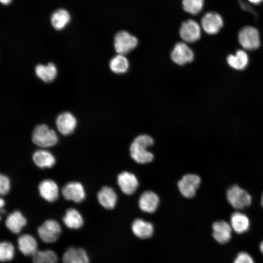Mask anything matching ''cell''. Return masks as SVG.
Segmentation results:
<instances>
[{"instance_id": "cell-30", "label": "cell", "mask_w": 263, "mask_h": 263, "mask_svg": "<svg viewBox=\"0 0 263 263\" xmlns=\"http://www.w3.org/2000/svg\"><path fill=\"white\" fill-rule=\"evenodd\" d=\"M15 249L13 244L9 241H3L0 244V260L2 262L12 260L15 256Z\"/></svg>"}, {"instance_id": "cell-38", "label": "cell", "mask_w": 263, "mask_h": 263, "mask_svg": "<svg viewBox=\"0 0 263 263\" xmlns=\"http://www.w3.org/2000/svg\"><path fill=\"white\" fill-rule=\"evenodd\" d=\"M259 249L260 251L263 254V241L259 244Z\"/></svg>"}, {"instance_id": "cell-25", "label": "cell", "mask_w": 263, "mask_h": 263, "mask_svg": "<svg viewBox=\"0 0 263 263\" xmlns=\"http://www.w3.org/2000/svg\"><path fill=\"white\" fill-rule=\"evenodd\" d=\"M37 76L45 82H50L56 77V68L54 64L49 63L47 65L38 64L35 67Z\"/></svg>"}, {"instance_id": "cell-36", "label": "cell", "mask_w": 263, "mask_h": 263, "mask_svg": "<svg viewBox=\"0 0 263 263\" xmlns=\"http://www.w3.org/2000/svg\"><path fill=\"white\" fill-rule=\"evenodd\" d=\"M249 2L253 4H259L263 1V0H248Z\"/></svg>"}, {"instance_id": "cell-7", "label": "cell", "mask_w": 263, "mask_h": 263, "mask_svg": "<svg viewBox=\"0 0 263 263\" xmlns=\"http://www.w3.org/2000/svg\"><path fill=\"white\" fill-rule=\"evenodd\" d=\"M224 25L222 16L215 12L206 13L201 20V26L203 30L209 35H215L219 32Z\"/></svg>"}, {"instance_id": "cell-17", "label": "cell", "mask_w": 263, "mask_h": 263, "mask_svg": "<svg viewBox=\"0 0 263 263\" xmlns=\"http://www.w3.org/2000/svg\"><path fill=\"white\" fill-rule=\"evenodd\" d=\"M147 148L145 146L133 141L130 148L131 157L135 162L140 164L151 162L153 160V155L147 150Z\"/></svg>"}, {"instance_id": "cell-11", "label": "cell", "mask_w": 263, "mask_h": 263, "mask_svg": "<svg viewBox=\"0 0 263 263\" xmlns=\"http://www.w3.org/2000/svg\"><path fill=\"white\" fill-rule=\"evenodd\" d=\"M62 194L64 198L76 203H80L85 198L83 186L77 182H71L66 184L62 189Z\"/></svg>"}, {"instance_id": "cell-18", "label": "cell", "mask_w": 263, "mask_h": 263, "mask_svg": "<svg viewBox=\"0 0 263 263\" xmlns=\"http://www.w3.org/2000/svg\"><path fill=\"white\" fill-rule=\"evenodd\" d=\"M38 190L40 196L49 202H54L58 198V187L52 180L46 179L42 181L38 185Z\"/></svg>"}, {"instance_id": "cell-40", "label": "cell", "mask_w": 263, "mask_h": 263, "mask_svg": "<svg viewBox=\"0 0 263 263\" xmlns=\"http://www.w3.org/2000/svg\"><path fill=\"white\" fill-rule=\"evenodd\" d=\"M262 206L263 207V195H262Z\"/></svg>"}, {"instance_id": "cell-33", "label": "cell", "mask_w": 263, "mask_h": 263, "mask_svg": "<svg viewBox=\"0 0 263 263\" xmlns=\"http://www.w3.org/2000/svg\"><path fill=\"white\" fill-rule=\"evenodd\" d=\"M10 184L8 178L2 174L0 177V193L2 195L6 194L10 189Z\"/></svg>"}, {"instance_id": "cell-3", "label": "cell", "mask_w": 263, "mask_h": 263, "mask_svg": "<svg viewBox=\"0 0 263 263\" xmlns=\"http://www.w3.org/2000/svg\"><path fill=\"white\" fill-rule=\"evenodd\" d=\"M226 196L230 205L236 209H243L252 202L251 195L238 185L231 186L227 191Z\"/></svg>"}, {"instance_id": "cell-34", "label": "cell", "mask_w": 263, "mask_h": 263, "mask_svg": "<svg viewBox=\"0 0 263 263\" xmlns=\"http://www.w3.org/2000/svg\"><path fill=\"white\" fill-rule=\"evenodd\" d=\"M133 141L148 148L152 146L154 142L153 139L150 136L145 134L138 136Z\"/></svg>"}, {"instance_id": "cell-31", "label": "cell", "mask_w": 263, "mask_h": 263, "mask_svg": "<svg viewBox=\"0 0 263 263\" xmlns=\"http://www.w3.org/2000/svg\"><path fill=\"white\" fill-rule=\"evenodd\" d=\"M184 10L192 15L199 14L203 9L204 0H182Z\"/></svg>"}, {"instance_id": "cell-21", "label": "cell", "mask_w": 263, "mask_h": 263, "mask_svg": "<svg viewBox=\"0 0 263 263\" xmlns=\"http://www.w3.org/2000/svg\"><path fill=\"white\" fill-rule=\"evenodd\" d=\"M230 221L232 230L237 234L245 233L250 227V221L248 217L239 211L235 212L231 214Z\"/></svg>"}, {"instance_id": "cell-9", "label": "cell", "mask_w": 263, "mask_h": 263, "mask_svg": "<svg viewBox=\"0 0 263 263\" xmlns=\"http://www.w3.org/2000/svg\"><path fill=\"white\" fill-rule=\"evenodd\" d=\"M194 57L192 49L186 42L177 43L171 53L172 61L178 65H184L191 62Z\"/></svg>"}, {"instance_id": "cell-29", "label": "cell", "mask_w": 263, "mask_h": 263, "mask_svg": "<svg viewBox=\"0 0 263 263\" xmlns=\"http://www.w3.org/2000/svg\"><path fill=\"white\" fill-rule=\"evenodd\" d=\"M56 254L50 249L38 250L32 257L33 263H57Z\"/></svg>"}, {"instance_id": "cell-10", "label": "cell", "mask_w": 263, "mask_h": 263, "mask_svg": "<svg viewBox=\"0 0 263 263\" xmlns=\"http://www.w3.org/2000/svg\"><path fill=\"white\" fill-rule=\"evenodd\" d=\"M212 236L219 244L228 243L232 237V229L230 223L225 221H216L212 224Z\"/></svg>"}, {"instance_id": "cell-37", "label": "cell", "mask_w": 263, "mask_h": 263, "mask_svg": "<svg viewBox=\"0 0 263 263\" xmlns=\"http://www.w3.org/2000/svg\"><path fill=\"white\" fill-rule=\"evenodd\" d=\"M0 2L3 5H8L9 4L12 0H0Z\"/></svg>"}, {"instance_id": "cell-2", "label": "cell", "mask_w": 263, "mask_h": 263, "mask_svg": "<svg viewBox=\"0 0 263 263\" xmlns=\"http://www.w3.org/2000/svg\"><path fill=\"white\" fill-rule=\"evenodd\" d=\"M238 39L239 44L244 50H254L261 45L259 32L252 26L243 27L239 32Z\"/></svg>"}, {"instance_id": "cell-19", "label": "cell", "mask_w": 263, "mask_h": 263, "mask_svg": "<svg viewBox=\"0 0 263 263\" xmlns=\"http://www.w3.org/2000/svg\"><path fill=\"white\" fill-rule=\"evenodd\" d=\"M159 202V198L155 193L151 191H146L140 197L139 206L144 212L153 213L156 210Z\"/></svg>"}, {"instance_id": "cell-35", "label": "cell", "mask_w": 263, "mask_h": 263, "mask_svg": "<svg viewBox=\"0 0 263 263\" xmlns=\"http://www.w3.org/2000/svg\"><path fill=\"white\" fill-rule=\"evenodd\" d=\"M239 4L242 9L246 11H248L252 14H255L254 11L252 9V7L246 2L243 1H239Z\"/></svg>"}, {"instance_id": "cell-15", "label": "cell", "mask_w": 263, "mask_h": 263, "mask_svg": "<svg viewBox=\"0 0 263 263\" xmlns=\"http://www.w3.org/2000/svg\"><path fill=\"white\" fill-rule=\"evenodd\" d=\"M117 183L122 191L127 195L133 194L138 186V182L135 176L126 171L119 174Z\"/></svg>"}, {"instance_id": "cell-13", "label": "cell", "mask_w": 263, "mask_h": 263, "mask_svg": "<svg viewBox=\"0 0 263 263\" xmlns=\"http://www.w3.org/2000/svg\"><path fill=\"white\" fill-rule=\"evenodd\" d=\"M17 244L19 250L26 256L33 257L38 250L36 239L29 234L20 235L18 238Z\"/></svg>"}, {"instance_id": "cell-16", "label": "cell", "mask_w": 263, "mask_h": 263, "mask_svg": "<svg viewBox=\"0 0 263 263\" xmlns=\"http://www.w3.org/2000/svg\"><path fill=\"white\" fill-rule=\"evenodd\" d=\"M27 224V220L22 214L15 210L9 214L5 220V225L12 233L19 234Z\"/></svg>"}, {"instance_id": "cell-24", "label": "cell", "mask_w": 263, "mask_h": 263, "mask_svg": "<svg viewBox=\"0 0 263 263\" xmlns=\"http://www.w3.org/2000/svg\"><path fill=\"white\" fill-rule=\"evenodd\" d=\"M64 225L69 228L78 229L80 228L84 224V220L81 214L75 209H68L63 217Z\"/></svg>"}, {"instance_id": "cell-4", "label": "cell", "mask_w": 263, "mask_h": 263, "mask_svg": "<svg viewBox=\"0 0 263 263\" xmlns=\"http://www.w3.org/2000/svg\"><path fill=\"white\" fill-rule=\"evenodd\" d=\"M37 233L42 242L51 244L58 239L61 233V227L56 220L49 219L38 227Z\"/></svg>"}, {"instance_id": "cell-14", "label": "cell", "mask_w": 263, "mask_h": 263, "mask_svg": "<svg viewBox=\"0 0 263 263\" xmlns=\"http://www.w3.org/2000/svg\"><path fill=\"white\" fill-rule=\"evenodd\" d=\"M62 262V263H89L90 259L84 249L71 246L64 252Z\"/></svg>"}, {"instance_id": "cell-28", "label": "cell", "mask_w": 263, "mask_h": 263, "mask_svg": "<svg viewBox=\"0 0 263 263\" xmlns=\"http://www.w3.org/2000/svg\"><path fill=\"white\" fill-rule=\"evenodd\" d=\"M109 66L112 72L120 74L127 71L129 63L125 55L118 54L111 59Z\"/></svg>"}, {"instance_id": "cell-32", "label": "cell", "mask_w": 263, "mask_h": 263, "mask_svg": "<svg viewBox=\"0 0 263 263\" xmlns=\"http://www.w3.org/2000/svg\"><path fill=\"white\" fill-rule=\"evenodd\" d=\"M233 263H255L252 256L245 251L240 252L235 258Z\"/></svg>"}, {"instance_id": "cell-6", "label": "cell", "mask_w": 263, "mask_h": 263, "mask_svg": "<svg viewBox=\"0 0 263 263\" xmlns=\"http://www.w3.org/2000/svg\"><path fill=\"white\" fill-rule=\"evenodd\" d=\"M181 38L186 43H193L198 40L201 36V27L193 19L183 22L179 30Z\"/></svg>"}, {"instance_id": "cell-12", "label": "cell", "mask_w": 263, "mask_h": 263, "mask_svg": "<svg viewBox=\"0 0 263 263\" xmlns=\"http://www.w3.org/2000/svg\"><path fill=\"white\" fill-rule=\"evenodd\" d=\"M56 125L57 130L61 134L67 135L74 131L76 126V120L70 112H63L57 116Z\"/></svg>"}, {"instance_id": "cell-27", "label": "cell", "mask_w": 263, "mask_h": 263, "mask_svg": "<svg viewBox=\"0 0 263 263\" xmlns=\"http://www.w3.org/2000/svg\"><path fill=\"white\" fill-rule=\"evenodd\" d=\"M71 17L64 9H58L51 15V22L53 27L57 30L63 29L69 22Z\"/></svg>"}, {"instance_id": "cell-5", "label": "cell", "mask_w": 263, "mask_h": 263, "mask_svg": "<svg viewBox=\"0 0 263 263\" xmlns=\"http://www.w3.org/2000/svg\"><path fill=\"white\" fill-rule=\"evenodd\" d=\"M137 38L126 31L118 32L114 38V49L118 54L125 55L137 45Z\"/></svg>"}, {"instance_id": "cell-23", "label": "cell", "mask_w": 263, "mask_h": 263, "mask_svg": "<svg viewBox=\"0 0 263 263\" xmlns=\"http://www.w3.org/2000/svg\"><path fill=\"white\" fill-rule=\"evenodd\" d=\"M100 204L106 209H113L117 202V195L113 189L109 187H104L97 193Z\"/></svg>"}, {"instance_id": "cell-1", "label": "cell", "mask_w": 263, "mask_h": 263, "mask_svg": "<svg viewBox=\"0 0 263 263\" xmlns=\"http://www.w3.org/2000/svg\"><path fill=\"white\" fill-rule=\"evenodd\" d=\"M32 141L40 147H52L56 144L58 137L56 132L45 124L37 126L32 133Z\"/></svg>"}, {"instance_id": "cell-22", "label": "cell", "mask_w": 263, "mask_h": 263, "mask_svg": "<svg viewBox=\"0 0 263 263\" xmlns=\"http://www.w3.org/2000/svg\"><path fill=\"white\" fill-rule=\"evenodd\" d=\"M132 229L136 236L143 239L151 237L154 231L152 224L141 219H137L133 222Z\"/></svg>"}, {"instance_id": "cell-8", "label": "cell", "mask_w": 263, "mask_h": 263, "mask_svg": "<svg viewBox=\"0 0 263 263\" xmlns=\"http://www.w3.org/2000/svg\"><path fill=\"white\" fill-rule=\"evenodd\" d=\"M201 179L194 174H187L178 181V187L181 194L185 197L190 198L194 196L199 187Z\"/></svg>"}, {"instance_id": "cell-26", "label": "cell", "mask_w": 263, "mask_h": 263, "mask_svg": "<svg viewBox=\"0 0 263 263\" xmlns=\"http://www.w3.org/2000/svg\"><path fill=\"white\" fill-rule=\"evenodd\" d=\"M34 163L40 168H51L55 163L56 160L53 155L46 150H38L33 155Z\"/></svg>"}, {"instance_id": "cell-39", "label": "cell", "mask_w": 263, "mask_h": 263, "mask_svg": "<svg viewBox=\"0 0 263 263\" xmlns=\"http://www.w3.org/2000/svg\"><path fill=\"white\" fill-rule=\"evenodd\" d=\"M4 206V201L1 198L0 200V209H2L3 207Z\"/></svg>"}, {"instance_id": "cell-20", "label": "cell", "mask_w": 263, "mask_h": 263, "mask_svg": "<svg viewBox=\"0 0 263 263\" xmlns=\"http://www.w3.org/2000/svg\"><path fill=\"white\" fill-rule=\"evenodd\" d=\"M226 62L231 68L241 71L246 68L248 65V56L244 50H238L235 54L227 56Z\"/></svg>"}]
</instances>
